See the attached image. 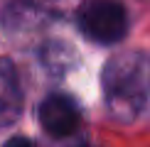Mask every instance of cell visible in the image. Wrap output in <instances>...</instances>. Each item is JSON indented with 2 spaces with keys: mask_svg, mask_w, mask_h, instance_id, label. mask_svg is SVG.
Wrapping results in <instances>:
<instances>
[{
  "mask_svg": "<svg viewBox=\"0 0 150 147\" xmlns=\"http://www.w3.org/2000/svg\"><path fill=\"white\" fill-rule=\"evenodd\" d=\"M3 147H37V145H35L30 137H20V135H17V137H10Z\"/></svg>",
  "mask_w": 150,
  "mask_h": 147,
  "instance_id": "cell-5",
  "label": "cell"
},
{
  "mask_svg": "<svg viewBox=\"0 0 150 147\" xmlns=\"http://www.w3.org/2000/svg\"><path fill=\"white\" fill-rule=\"evenodd\" d=\"M22 113V83L10 59L0 57V130L10 127Z\"/></svg>",
  "mask_w": 150,
  "mask_h": 147,
  "instance_id": "cell-4",
  "label": "cell"
},
{
  "mask_svg": "<svg viewBox=\"0 0 150 147\" xmlns=\"http://www.w3.org/2000/svg\"><path fill=\"white\" fill-rule=\"evenodd\" d=\"M40 125L52 137H69L81 125V110L67 93H52L40 103Z\"/></svg>",
  "mask_w": 150,
  "mask_h": 147,
  "instance_id": "cell-3",
  "label": "cell"
},
{
  "mask_svg": "<svg viewBox=\"0 0 150 147\" xmlns=\"http://www.w3.org/2000/svg\"><path fill=\"white\" fill-rule=\"evenodd\" d=\"M103 106L118 123H135L150 113V54L128 49L113 54L101 71Z\"/></svg>",
  "mask_w": 150,
  "mask_h": 147,
  "instance_id": "cell-1",
  "label": "cell"
},
{
  "mask_svg": "<svg viewBox=\"0 0 150 147\" xmlns=\"http://www.w3.org/2000/svg\"><path fill=\"white\" fill-rule=\"evenodd\" d=\"M76 24L86 39L116 44L128 32V12L121 0H84L76 10Z\"/></svg>",
  "mask_w": 150,
  "mask_h": 147,
  "instance_id": "cell-2",
  "label": "cell"
},
{
  "mask_svg": "<svg viewBox=\"0 0 150 147\" xmlns=\"http://www.w3.org/2000/svg\"><path fill=\"white\" fill-rule=\"evenodd\" d=\"M81 147H93V145H81Z\"/></svg>",
  "mask_w": 150,
  "mask_h": 147,
  "instance_id": "cell-6",
  "label": "cell"
}]
</instances>
